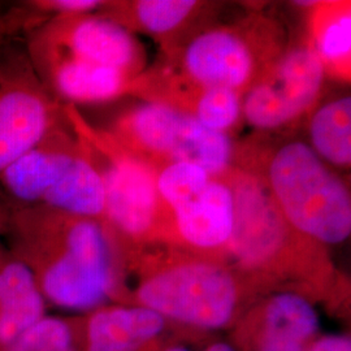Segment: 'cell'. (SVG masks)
<instances>
[{"mask_svg":"<svg viewBox=\"0 0 351 351\" xmlns=\"http://www.w3.org/2000/svg\"><path fill=\"white\" fill-rule=\"evenodd\" d=\"M177 236L199 250L226 247L234 228V195L224 175L213 176L207 186L171 211Z\"/></svg>","mask_w":351,"mask_h":351,"instance_id":"5bb4252c","label":"cell"},{"mask_svg":"<svg viewBox=\"0 0 351 351\" xmlns=\"http://www.w3.org/2000/svg\"><path fill=\"white\" fill-rule=\"evenodd\" d=\"M213 8L199 0H117L107 1L98 13L133 34L158 39L164 51L208 25Z\"/></svg>","mask_w":351,"mask_h":351,"instance_id":"8fae6325","label":"cell"},{"mask_svg":"<svg viewBox=\"0 0 351 351\" xmlns=\"http://www.w3.org/2000/svg\"><path fill=\"white\" fill-rule=\"evenodd\" d=\"M164 351H191L186 349V348H182V346H176V348H169V349H167V350ZM204 351H236V349L232 346V345H229V343H226V342H216V343H213L211 346H208L207 349Z\"/></svg>","mask_w":351,"mask_h":351,"instance_id":"cb8c5ba5","label":"cell"},{"mask_svg":"<svg viewBox=\"0 0 351 351\" xmlns=\"http://www.w3.org/2000/svg\"><path fill=\"white\" fill-rule=\"evenodd\" d=\"M65 117L99 171L106 194L104 224L132 241H145L167 226L172 215L158 191L156 171L124 149L104 130L91 125L72 104Z\"/></svg>","mask_w":351,"mask_h":351,"instance_id":"277c9868","label":"cell"},{"mask_svg":"<svg viewBox=\"0 0 351 351\" xmlns=\"http://www.w3.org/2000/svg\"><path fill=\"white\" fill-rule=\"evenodd\" d=\"M104 130L156 172L169 164L191 163L210 175L221 176L234 162L237 145L232 137L213 132L162 103L133 106Z\"/></svg>","mask_w":351,"mask_h":351,"instance_id":"5b68a950","label":"cell"},{"mask_svg":"<svg viewBox=\"0 0 351 351\" xmlns=\"http://www.w3.org/2000/svg\"><path fill=\"white\" fill-rule=\"evenodd\" d=\"M163 328V316L142 306L98 310L88 320V351H138Z\"/></svg>","mask_w":351,"mask_h":351,"instance_id":"2e32d148","label":"cell"},{"mask_svg":"<svg viewBox=\"0 0 351 351\" xmlns=\"http://www.w3.org/2000/svg\"><path fill=\"white\" fill-rule=\"evenodd\" d=\"M69 326L56 317H43L7 348V351H73Z\"/></svg>","mask_w":351,"mask_h":351,"instance_id":"7402d4cb","label":"cell"},{"mask_svg":"<svg viewBox=\"0 0 351 351\" xmlns=\"http://www.w3.org/2000/svg\"><path fill=\"white\" fill-rule=\"evenodd\" d=\"M45 297L32 269L0 250V345L8 348L45 317Z\"/></svg>","mask_w":351,"mask_h":351,"instance_id":"9a60e30c","label":"cell"},{"mask_svg":"<svg viewBox=\"0 0 351 351\" xmlns=\"http://www.w3.org/2000/svg\"><path fill=\"white\" fill-rule=\"evenodd\" d=\"M239 280L223 264L178 261L146 274L137 287L139 306L186 326H226L239 304Z\"/></svg>","mask_w":351,"mask_h":351,"instance_id":"8992f818","label":"cell"},{"mask_svg":"<svg viewBox=\"0 0 351 351\" xmlns=\"http://www.w3.org/2000/svg\"><path fill=\"white\" fill-rule=\"evenodd\" d=\"M233 165L263 180L280 213L303 237L324 245L350 237V189L307 142L236 146Z\"/></svg>","mask_w":351,"mask_h":351,"instance_id":"7a4b0ae2","label":"cell"},{"mask_svg":"<svg viewBox=\"0 0 351 351\" xmlns=\"http://www.w3.org/2000/svg\"><path fill=\"white\" fill-rule=\"evenodd\" d=\"M285 27L272 16L250 13L230 24L207 25L164 50L155 68L201 88H228L242 97L288 47Z\"/></svg>","mask_w":351,"mask_h":351,"instance_id":"3957f363","label":"cell"},{"mask_svg":"<svg viewBox=\"0 0 351 351\" xmlns=\"http://www.w3.org/2000/svg\"><path fill=\"white\" fill-rule=\"evenodd\" d=\"M0 19V175L51 130L65 123L64 104L43 85L26 50L8 49Z\"/></svg>","mask_w":351,"mask_h":351,"instance_id":"52a82bcc","label":"cell"},{"mask_svg":"<svg viewBox=\"0 0 351 351\" xmlns=\"http://www.w3.org/2000/svg\"><path fill=\"white\" fill-rule=\"evenodd\" d=\"M307 351H351V339L349 336L328 335L315 341Z\"/></svg>","mask_w":351,"mask_h":351,"instance_id":"603a6c76","label":"cell"},{"mask_svg":"<svg viewBox=\"0 0 351 351\" xmlns=\"http://www.w3.org/2000/svg\"><path fill=\"white\" fill-rule=\"evenodd\" d=\"M29 59L58 56L138 77L147 68L136 34L98 12L52 16L26 27Z\"/></svg>","mask_w":351,"mask_h":351,"instance_id":"ba28073f","label":"cell"},{"mask_svg":"<svg viewBox=\"0 0 351 351\" xmlns=\"http://www.w3.org/2000/svg\"><path fill=\"white\" fill-rule=\"evenodd\" d=\"M7 213H8V202L0 201V228L5 226V219H7Z\"/></svg>","mask_w":351,"mask_h":351,"instance_id":"d4e9b609","label":"cell"},{"mask_svg":"<svg viewBox=\"0 0 351 351\" xmlns=\"http://www.w3.org/2000/svg\"><path fill=\"white\" fill-rule=\"evenodd\" d=\"M5 226L16 239L17 258L32 269L51 303L90 310L114 285L110 232L101 221L43 206H8Z\"/></svg>","mask_w":351,"mask_h":351,"instance_id":"6da1fadb","label":"cell"},{"mask_svg":"<svg viewBox=\"0 0 351 351\" xmlns=\"http://www.w3.org/2000/svg\"><path fill=\"white\" fill-rule=\"evenodd\" d=\"M29 60L43 85L62 104L106 103L133 95L139 77L58 56Z\"/></svg>","mask_w":351,"mask_h":351,"instance_id":"4fadbf2b","label":"cell"},{"mask_svg":"<svg viewBox=\"0 0 351 351\" xmlns=\"http://www.w3.org/2000/svg\"><path fill=\"white\" fill-rule=\"evenodd\" d=\"M38 206L93 219L104 224L106 194L103 180L81 142L80 151L62 178L47 191Z\"/></svg>","mask_w":351,"mask_h":351,"instance_id":"ac0fdd59","label":"cell"},{"mask_svg":"<svg viewBox=\"0 0 351 351\" xmlns=\"http://www.w3.org/2000/svg\"><path fill=\"white\" fill-rule=\"evenodd\" d=\"M133 95L186 113L204 128L229 137L243 120V97L239 93L228 88H201L155 66L139 75Z\"/></svg>","mask_w":351,"mask_h":351,"instance_id":"30bf717a","label":"cell"},{"mask_svg":"<svg viewBox=\"0 0 351 351\" xmlns=\"http://www.w3.org/2000/svg\"><path fill=\"white\" fill-rule=\"evenodd\" d=\"M326 72L307 37L288 47L243 95L242 119L256 130L278 132L301 121L319 104Z\"/></svg>","mask_w":351,"mask_h":351,"instance_id":"9c48e42d","label":"cell"},{"mask_svg":"<svg viewBox=\"0 0 351 351\" xmlns=\"http://www.w3.org/2000/svg\"><path fill=\"white\" fill-rule=\"evenodd\" d=\"M310 147L328 165L350 169L351 98L342 95L317 104L308 114Z\"/></svg>","mask_w":351,"mask_h":351,"instance_id":"ffe728a7","label":"cell"},{"mask_svg":"<svg viewBox=\"0 0 351 351\" xmlns=\"http://www.w3.org/2000/svg\"><path fill=\"white\" fill-rule=\"evenodd\" d=\"M263 332L258 351H307L319 329L314 306L297 293H280L264 307Z\"/></svg>","mask_w":351,"mask_h":351,"instance_id":"d6986e66","label":"cell"},{"mask_svg":"<svg viewBox=\"0 0 351 351\" xmlns=\"http://www.w3.org/2000/svg\"><path fill=\"white\" fill-rule=\"evenodd\" d=\"M80 151L68 120L23 154L0 175V188L14 206H38Z\"/></svg>","mask_w":351,"mask_h":351,"instance_id":"7c38bea8","label":"cell"},{"mask_svg":"<svg viewBox=\"0 0 351 351\" xmlns=\"http://www.w3.org/2000/svg\"><path fill=\"white\" fill-rule=\"evenodd\" d=\"M211 178L206 169L191 163L169 164L156 172L158 191L169 213L199 194Z\"/></svg>","mask_w":351,"mask_h":351,"instance_id":"44dd1931","label":"cell"},{"mask_svg":"<svg viewBox=\"0 0 351 351\" xmlns=\"http://www.w3.org/2000/svg\"><path fill=\"white\" fill-rule=\"evenodd\" d=\"M307 39L326 68V77L349 82L351 68L350 1H317L308 10Z\"/></svg>","mask_w":351,"mask_h":351,"instance_id":"e0dca14e","label":"cell"}]
</instances>
